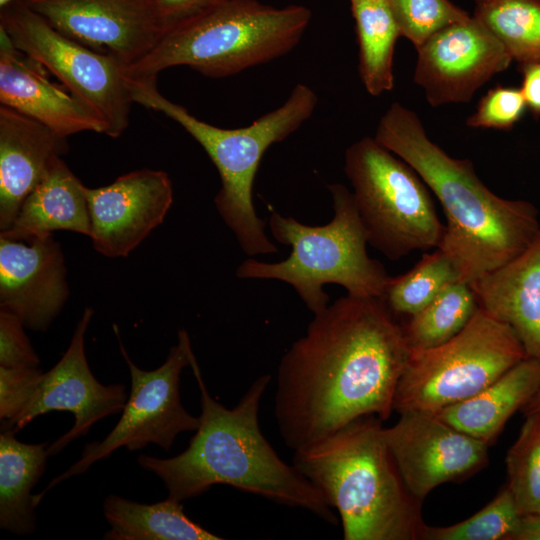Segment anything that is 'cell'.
<instances>
[{
  "label": "cell",
  "instance_id": "cell-18",
  "mask_svg": "<svg viewBox=\"0 0 540 540\" xmlns=\"http://www.w3.org/2000/svg\"><path fill=\"white\" fill-rule=\"evenodd\" d=\"M46 69L17 49L0 28V102L47 126L58 135L92 131L106 134L99 114L53 84Z\"/></svg>",
  "mask_w": 540,
  "mask_h": 540
},
{
  "label": "cell",
  "instance_id": "cell-28",
  "mask_svg": "<svg viewBox=\"0 0 540 540\" xmlns=\"http://www.w3.org/2000/svg\"><path fill=\"white\" fill-rule=\"evenodd\" d=\"M458 280L461 279L454 263L437 248L424 254L408 272L390 277L382 299L393 314L410 317Z\"/></svg>",
  "mask_w": 540,
  "mask_h": 540
},
{
  "label": "cell",
  "instance_id": "cell-35",
  "mask_svg": "<svg viewBox=\"0 0 540 540\" xmlns=\"http://www.w3.org/2000/svg\"><path fill=\"white\" fill-rule=\"evenodd\" d=\"M229 0H150L164 34Z\"/></svg>",
  "mask_w": 540,
  "mask_h": 540
},
{
  "label": "cell",
  "instance_id": "cell-32",
  "mask_svg": "<svg viewBox=\"0 0 540 540\" xmlns=\"http://www.w3.org/2000/svg\"><path fill=\"white\" fill-rule=\"evenodd\" d=\"M42 376L36 366H0L1 430H13L29 408Z\"/></svg>",
  "mask_w": 540,
  "mask_h": 540
},
{
  "label": "cell",
  "instance_id": "cell-31",
  "mask_svg": "<svg viewBox=\"0 0 540 540\" xmlns=\"http://www.w3.org/2000/svg\"><path fill=\"white\" fill-rule=\"evenodd\" d=\"M400 37L417 49L429 37L455 22L469 17L450 0H387Z\"/></svg>",
  "mask_w": 540,
  "mask_h": 540
},
{
  "label": "cell",
  "instance_id": "cell-22",
  "mask_svg": "<svg viewBox=\"0 0 540 540\" xmlns=\"http://www.w3.org/2000/svg\"><path fill=\"white\" fill-rule=\"evenodd\" d=\"M539 388L540 361L526 357L480 392L435 414L489 446Z\"/></svg>",
  "mask_w": 540,
  "mask_h": 540
},
{
  "label": "cell",
  "instance_id": "cell-6",
  "mask_svg": "<svg viewBox=\"0 0 540 540\" xmlns=\"http://www.w3.org/2000/svg\"><path fill=\"white\" fill-rule=\"evenodd\" d=\"M312 13L302 5L276 8L257 0H229L165 33L155 47L126 67L134 79L188 66L213 78L232 76L291 51Z\"/></svg>",
  "mask_w": 540,
  "mask_h": 540
},
{
  "label": "cell",
  "instance_id": "cell-3",
  "mask_svg": "<svg viewBox=\"0 0 540 540\" xmlns=\"http://www.w3.org/2000/svg\"><path fill=\"white\" fill-rule=\"evenodd\" d=\"M409 164L437 197L447 223L440 245L460 279L471 283L523 252L540 232L529 201L505 199L477 176L469 159L448 155L427 135L411 109L394 102L380 118L375 137Z\"/></svg>",
  "mask_w": 540,
  "mask_h": 540
},
{
  "label": "cell",
  "instance_id": "cell-10",
  "mask_svg": "<svg viewBox=\"0 0 540 540\" xmlns=\"http://www.w3.org/2000/svg\"><path fill=\"white\" fill-rule=\"evenodd\" d=\"M113 328L131 377V390L121 418L102 441L87 443L78 461L34 495L36 506L54 486L86 472L95 462L109 457L121 447L136 451L155 444L169 451L180 433L195 432L200 425V417L191 415L182 405L179 391L181 372L190 366L194 355L187 332H178V343L170 348L161 366L145 371L130 359L118 327L114 325Z\"/></svg>",
  "mask_w": 540,
  "mask_h": 540
},
{
  "label": "cell",
  "instance_id": "cell-12",
  "mask_svg": "<svg viewBox=\"0 0 540 540\" xmlns=\"http://www.w3.org/2000/svg\"><path fill=\"white\" fill-rule=\"evenodd\" d=\"M403 482L423 502L437 486L469 478L489 461V446L436 414L408 411L383 429Z\"/></svg>",
  "mask_w": 540,
  "mask_h": 540
},
{
  "label": "cell",
  "instance_id": "cell-11",
  "mask_svg": "<svg viewBox=\"0 0 540 540\" xmlns=\"http://www.w3.org/2000/svg\"><path fill=\"white\" fill-rule=\"evenodd\" d=\"M0 28L17 49L99 114L106 135L117 138L124 133L134 103L124 64L59 33L25 0H15L1 9Z\"/></svg>",
  "mask_w": 540,
  "mask_h": 540
},
{
  "label": "cell",
  "instance_id": "cell-2",
  "mask_svg": "<svg viewBox=\"0 0 540 540\" xmlns=\"http://www.w3.org/2000/svg\"><path fill=\"white\" fill-rule=\"evenodd\" d=\"M190 367L200 390V425L187 448L171 458L140 455L138 464L165 484L179 501L198 497L217 484L228 485L278 504L306 509L336 524L323 494L295 466L285 463L264 437L260 402L271 375L259 376L233 408L207 390L195 355Z\"/></svg>",
  "mask_w": 540,
  "mask_h": 540
},
{
  "label": "cell",
  "instance_id": "cell-36",
  "mask_svg": "<svg viewBox=\"0 0 540 540\" xmlns=\"http://www.w3.org/2000/svg\"><path fill=\"white\" fill-rule=\"evenodd\" d=\"M523 74L520 88L526 106L534 115L540 116V62L521 65Z\"/></svg>",
  "mask_w": 540,
  "mask_h": 540
},
{
  "label": "cell",
  "instance_id": "cell-4",
  "mask_svg": "<svg viewBox=\"0 0 540 540\" xmlns=\"http://www.w3.org/2000/svg\"><path fill=\"white\" fill-rule=\"evenodd\" d=\"M381 421L358 418L294 451L292 464L337 510L345 540H422V502L403 482Z\"/></svg>",
  "mask_w": 540,
  "mask_h": 540
},
{
  "label": "cell",
  "instance_id": "cell-41",
  "mask_svg": "<svg viewBox=\"0 0 540 540\" xmlns=\"http://www.w3.org/2000/svg\"><path fill=\"white\" fill-rule=\"evenodd\" d=\"M350 1V0H349Z\"/></svg>",
  "mask_w": 540,
  "mask_h": 540
},
{
  "label": "cell",
  "instance_id": "cell-38",
  "mask_svg": "<svg viewBox=\"0 0 540 540\" xmlns=\"http://www.w3.org/2000/svg\"><path fill=\"white\" fill-rule=\"evenodd\" d=\"M524 415L540 411V388L532 397V399L522 408Z\"/></svg>",
  "mask_w": 540,
  "mask_h": 540
},
{
  "label": "cell",
  "instance_id": "cell-15",
  "mask_svg": "<svg viewBox=\"0 0 540 540\" xmlns=\"http://www.w3.org/2000/svg\"><path fill=\"white\" fill-rule=\"evenodd\" d=\"M93 310L85 308L74 330L69 347L58 363L43 373L32 402L13 428L17 432L36 417L51 411H69L74 424L68 432L47 447L48 457L85 436L99 420L123 411L128 399L123 384L104 385L91 372L85 354V333Z\"/></svg>",
  "mask_w": 540,
  "mask_h": 540
},
{
  "label": "cell",
  "instance_id": "cell-8",
  "mask_svg": "<svg viewBox=\"0 0 540 540\" xmlns=\"http://www.w3.org/2000/svg\"><path fill=\"white\" fill-rule=\"evenodd\" d=\"M344 170L367 241L388 259L440 245L445 225L430 189L409 164L364 137L347 148Z\"/></svg>",
  "mask_w": 540,
  "mask_h": 540
},
{
  "label": "cell",
  "instance_id": "cell-27",
  "mask_svg": "<svg viewBox=\"0 0 540 540\" xmlns=\"http://www.w3.org/2000/svg\"><path fill=\"white\" fill-rule=\"evenodd\" d=\"M520 65L540 62V0H487L474 14Z\"/></svg>",
  "mask_w": 540,
  "mask_h": 540
},
{
  "label": "cell",
  "instance_id": "cell-1",
  "mask_svg": "<svg viewBox=\"0 0 540 540\" xmlns=\"http://www.w3.org/2000/svg\"><path fill=\"white\" fill-rule=\"evenodd\" d=\"M410 355L382 298L347 294L315 314L277 370L274 414L284 443L297 451L358 418L387 420Z\"/></svg>",
  "mask_w": 540,
  "mask_h": 540
},
{
  "label": "cell",
  "instance_id": "cell-7",
  "mask_svg": "<svg viewBox=\"0 0 540 540\" xmlns=\"http://www.w3.org/2000/svg\"><path fill=\"white\" fill-rule=\"evenodd\" d=\"M327 187L334 209L328 224L308 226L272 212L271 234L292 248L289 257L277 263L247 259L236 270L240 279L288 283L314 315L329 305L325 284L340 285L351 296L382 298L390 279L384 266L367 253V236L352 192L340 183Z\"/></svg>",
  "mask_w": 540,
  "mask_h": 540
},
{
  "label": "cell",
  "instance_id": "cell-24",
  "mask_svg": "<svg viewBox=\"0 0 540 540\" xmlns=\"http://www.w3.org/2000/svg\"><path fill=\"white\" fill-rule=\"evenodd\" d=\"M103 513L110 529L104 540H221L190 519L182 501L167 499L138 503L110 494L103 503Z\"/></svg>",
  "mask_w": 540,
  "mask_h": 540
},
{
  "label": "cell",
  "instance_id": "cell-26",
  "mask_svg": "<svg viewBox=\"0 0 540 540\" xmlns=\"http://www.w3.org/2000/svg\"><path fill=\"white\" fill-rule=\"evenodd\" d=\"M479 309L470 283L458 280L444 288L403 326L411 351L437 347L460 333Z\"/></svg>",
  "mask_w": 540,
  "mask_h": 540
},
{
  "label": "cell",
  "instance_id": "cell-20",
  "mask_svg": "<svg viewBox=\"0 0 540 540\" xmlns=\"http://www.w3.org/2000/svg\"><path fill=\"white\" fill-rule=\"evenodd\" d=\"M479 308L510 326L540 361V232L519 255L470 283Z\"/></svg>",
  "mask_w": 540,
  "mask_h": 540
},
{
  "label": "cell",
  "instance_id": "cell-29",
  "mask_svg": "<svg viewBox=\"0 0 540 540\" xmlns=\"http://www.w3.org/2000/svg\"><path fill=\"white\" fill-rule=\"evenodd\" d=\"M525 416L506 455V486L521 515L540 514V411Z\"/></svg>",
  "mask_w": 540,
  "mask_h": 540
},
{
  "label": "cell",
  "instance_id": "cell-5",
  "mask_svg": "<svg viewBox=\"0 0 540 540\" xmlns=\"http://www.w3.org/2000/svg\"><path fill=\"white\" fill-rule=\"evenodd\" d=\"M156 79L128 77L134 103L158 111L177 122L205 150L216 166L221 187L214 198L218 213L249 256L278 252L265 233V221L253 204L254 179L267 149L294 133L313 114L318 98L305 84H297L278 108L249 126L224 129L199 120L187 109L164 97Z\"/></svg>",
  "mask_w": 540,
  "mask_h": 540
},
{
  "label": "cell",
  "instance_id": "cell-30",
  "mask_svg": "<svg viewBox=\"0 0 540 540\" xmlns=\"http://www.w3.org/2000/svg\"><path fill=\"white\" fill-rule=\"evenodd\" d=\"M521 514L505 486L481 510L448 526L426 525L422 540H511Z\"/></svg>",
  "mask_w": 540,
  "mask_h": 540
},
{
  "label": "cell",
  "instance_id": "cell-34",
  "mask_svg": "<svg viewBox=\"0 0 540 540\" xmlns=\"http://www.w3.org/2000/svg\"><path fill=\"white\" fill-rule=\"evenodd\" d=\"M23 321L0 309V366H36L40 359L24 332Z\"/></svg>",
  "mask_w": 540,
  "mask_h": 540
},
{
  "label": "cell",
  "instance_id": "cell-9",
  "mask_svg": "<svg viewBox=\"0 0 540 540\" xmlns=\"http://www.w3.org/2000/svg\"><path fill=\"white\" fill-rule=\"evenodd\" d=\"M524 358L525 350L513 329L479 308L449 341L411 351L393 409L399 414H435L480 392Z\"/></svg>",
  "mask_w": 540,
  "mask_h": 540
},
{
  "label": "cell",
  "instance_id": "cell-14",
  "mask_svg": "<svg viewBox=\"0 0 540 540\" xmlns=\"http://www.w3.org/2000/svg\"><path fill=\"white\" fill-rule=\"evenodd\" d=\"M25 1L59 33L126 67L164 35L150 0Z\"/></svg>",
  "mask_w": 540,
  "mask_h": 540
},
{
  "label": "cell",
  "instance_id": "cell-37",
  "mask_svg": "<svg viewBox=\"0 0 540 540\" xmlns=\"http://www.w3.org/2000/svg\"><path fill=\"white\" fill-rule=\"evenodd\" d=\"M511 540H540V514L521 515Z\"/></svg>",
  "mask_w": 540,
  "mask_h": 540
},
{
  "label": "cell",
  "instance_id": "cell-19",
  "mask_svg": "<svg viewBox=\"0 0 540 540\" xmlns=\"http://www.w3.org/2000/svg\"><path fill=\"white\" fill-rule=\"evenodd\" d=\"M67 138L7 106L0 107V230L14 221L23 201L54 161Z\"/></svg>",
  "mask_w": 540,
  "mask_h": 540
},
{
  "label": "cell",
  "instance_id": "cell-17",
  "mask_svg": "<svg viewBox=\"0 0 540 540\" xmlns=\"http://www.w3.org/2000/svg\"><path fill=\"white\" fill-rule=\"evenodd\" d=\"M68 297L64 256L52 234L27 241L0 237V309L26 328L45 331Z\"/></svg>",
  "mask_w": 540,
  "mask_h": 540
},
{
  "label": "cell",
  "instance_id": "cell-39",
  "mask_svg": "<svg viewBox=\"0 0 540 540\" xmlns=\"http://www.w3.org/2000/svg\"><path fill=\"white\" fill-rule=\"evenodd\" d=\"M13 1H15V0H0V9L8 6Z\"/></svg>",
  "mask_w": 540,
  "mask_h": 540
},
{
  "label": "cell",
  "instance_id": "cell-40",
  "mask_svg": "<svg viewBox=\"0 0 540 540\" xmlns=\"http://www.w3.org/2000/svg\"><path fill=\"white\" fill-rule=\"evenodd\" d=\"M474 1H475L476 5H477V4L483 3V2H485V1H487V0H474Z\"/></svg>",
  "mask_w": 540,
  "mask_h": 540
},
{
  "label": "cell",
  "instance_id": "cell-33",
  "mask_svg": "<svg viewBox=\"0 0 540 540\" xmlns=\"http://www.w3.org/2000/svg\"><path fill=\"white\" fill-rule=\"evenodd\" d=\"M526 107L520 89L498 85L480 99L466 124L472 128L509 130L521 119Z\"/></svg>",
  "mask_w": 540,
  "mask_h": 540
},
{
  "label": "cell",
  "instance_id": "cell-25",
  "mask_svg": "<svg viewBox=\"0 0 540 540\" xmlns=\"http://www.w3.org/2000/svg\"><path fill=\"white\" fill-rule=\"evenodd\" d=\"M350 7L360 78L370 95L379 96L393 89V56L400 33L387 0H350Z\"/></svg>",
  "mask_w": 540,
  "mask_h": 540
},
{
  "label": "cell",
  "instance_id": "cell-23",
  "mask_svg": "<svg viewBox=\"0 0 540 540\" xmlns=\"http://www.w3.org/2000/svg\"><path fill=\"white\" fill-rule=\"evenodd\" d=\"M48 442L26 444L12 430L0 434V528L25 536L36 529L31 490L45 471Z\"/></svg>",
  "mask_w": 540,
  "mask_h": 540
},
{
  "label": "cell",
  "instance_id": "cell-21",
  "mask_svg": "<svg viewBox=\"0 0 540 540\" xmlns=\"http://www.w3.org/2000/svg\"><path fill=\"white\" fill-rule=\"evenodd\" d=\"M85 188L66 163L57 158L23 201L10 227L0 237L27 241L66 230L91 235Z\"/></svg>",
  "mask_w": 540,
  "mask_h": 540
},
{
  "label": "cell",
  "instance_id": "cell-16",
  "mask_svg": "<svg viewBox=\"0 0 540 540\" xmlns=\"http://www.w3.org/2000/svg\"><path fill=\"white\" fill-rule=\"evenodd\" d=\"M94 248L107 257H124L160 225L173 202L164 171L142 169L111 184L85 188Z\"/></svg>",
  "mask_w": 540,
  "mask_h": 540
},
{
  "label": "cell",
  "instance_id": "cell-13",
  "mask_svg": "<svg viewBox=\"0 0 540 540\" xmlns=\"http://www.w3.org/2000/svg\"><path fill=\"white\" fill-rule=\"evenodd\" d=\"M416 50L414 82L433 107L468 102L512 62L500 41L474 16L444 27Z\"/></svg>",
  "mask_w": 540,
  "mask_h": 540
}]
</instances>
